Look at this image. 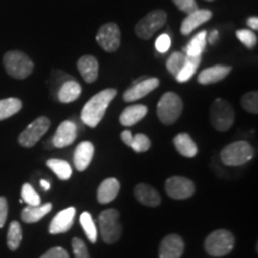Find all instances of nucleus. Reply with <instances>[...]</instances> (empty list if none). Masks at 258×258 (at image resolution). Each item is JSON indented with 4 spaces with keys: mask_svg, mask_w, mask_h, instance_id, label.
<instances>
[{
    "mask_svg": "<svg viewBox=\"0 0 258 258\" xmlns=\"http://www.w3.org/2000/svg\"><path fill=\"white\" fill-rule=\"evenodd\" d=\"M22 200L23 202H27L28 206H40L41 205V199L38 196V194L35 191V189L32 188L31 184L25 183L22 186Z\"/></svg>",
    "mask_w": 258,
    "mask_h": 258,
    "instance_id": "obj_36",
    "label": "nucleus"
},
{
    "mask_svg": "<svg viewBox=\"0 0 258 258\" xmlns=\"http://www.w3.org/2000/svg\"><path fill=\"white\" fill-rule=\"evenodd\" d=\"M172 2L173 4L177 6V9H179L182 12H184L185 15L191 14V12L198 10L196 0H172Z\"/></svg>",
    "mask_w": 258,
    "mask_h": 258,
    "instance_id": "obj_38",
    "label": "nucleus"
},
{
    "mask_svg": "<svg viewBox=\"0 0 258 258\" xmlns=\"http://www.w3.org/2000/svg\"><path fill=\"white\" fill-rule=\"evenodd\" d=\"M207 43V31L202 30L196 36H194L184 47V54L186 56H201L206 49Z\"/></svg>",
    "mask_w": 258,
    "mask_h": 258,
    "instance_id": "obj_26",
    "label": "nucleus"
},
{
    "mask_svg": "<svg viewBox=\"0 0 258 258\" xmlns=\"http://www.w3.org/2000/svg\"><path fill=\"white\" fill-rule=\"evenodd\" d=\"M93 154H95V147H93L92 143H90V141L80 143L74 151L73 156V163L76 169L80 172L88 169L93 159Z\"/></svg>",
    "mask_w": 258,
    "mask_h": 258,
    "instance_id": "obj_18",
    "label": "nucleus"
},
{
    "mask_svg": "<svg viewBox=\"0 0 258 258\" xmlns=\"http://www.w3.org/2000/svg\"><path fill=\"white\" fill-rule=\"evenodd\" d=\"M173 145L176 150L182 154L183 157L194 158L198 154L199 148L195 141L188 133H179L173 138Z\"/></svg>",
    "mask_w": 258,
    "mask_h": 258,
    "instance_id": "obj_24",
    "label": "nucleus"
},
{
    "mask_svg": "<svg viewBox=\"0 0 258 258\" xmlns=\"http://www.w3.org/2000/svg\"><path fill=\"white\" fill-rule=\"evenodd\" d=\"M53 205L51 203H44L40 206H28L22 211V220L27 224H34L40 221L44 215L51 211Z\"/></svg>",
    "mask_w": 258,
    "mask_h": 258,
    "instance_id": "obj_25",
    "label": "nucleus"
},
{
    "mask_svg": "<svg viewBox=\"0 0 258 258\" xmlns=\"http://www.w3.org/2000/svg\"><path fill=\"white\" fill-rule=\"evenodd\" d=\"M234 235L227 230H217L206 238L205 249L213 257H224L233 250Z\"/></svg>",
    "mask_w": 258,
    "mask_h": 258,
    "instance_id": "obj_5",
    "label": "nucleus"
},
{
    "mask_svg": "<svg viewBox=\"0 0 258 258\" xmlns=\"http://www.w3.org/2000/svg\"><path fill=\"white\" fill-rule=\"evenodd\" d=\"M5 71L12 78L27 79L34 72L35 64L27 54L19 50H10L3 57Z\"/></svg>",
    "mask_w": 258,
    "mask_h": 258,
    "instance_id": "obj_2",
    "label": "nucleus"
},
{
    "mask_svg": "<svg viewBox=\"0 0 258 258\" xmlns=\"http://www.w3.org/2000/svg\"><path fill=\"white\" fill-rule=\"evenodd\" d=\"M186 55L182 51H175L169 56V59L166 61V69L172 76L177 77L180 70L183 69V66L185 64Z\"/></svg>",
    "mask_w": 258,
    "mask_h": 258,
    "instance_id": "obj_31",
    "label": "nucleus"
},
{
    "mask_svg": "<svg viewBox=\"0 0 258 258\" xmlns=\"http://www.w3.org/2000/svg\"><path fill=\"white\" fill-rule=\"evenodd\" d=\"M99 227L102 239L106 244H114L121 238L122 226L120 222V213L114 208L105 209L99 214Z\"/></svg>",
    "mask_w": 258,
    "mask_h": 258,
    "instance_id": "obj_7",
    "label": "nucleus"
},
{
    "mask_svg": "<svg viewBox=\"0 0 258 258\" xmlns=\"http://www.w3.org/2000/svg\"><path fill=\"white\" fill-rule=\"evenodd\" d=\"M116 95H117V91L115 89H105L101 92L96 93L82 109L80 118H82L83 123L88 125V127L96 128L97 125L101 123L106 112V109L110 105Z\"/></svg>",
    "mask_w": 258,
    "mask_h": 258,
    "instance_id": "obj_1",
    "label": "nucleus"
},
{
    "mask_svg": "<svg viewBox=\"0 0 258 258\" xmlns=\"http://www.w3.org/2000/svg\"><path fill=\"white\" fill-rule=\"evenodd\" d=\"M240 104L243 106L247 112H251V114H258V92L257 91H251L245 93V95L241 97Z\"/></svg>",
    "mask_w": 258,
    "mask_h": 258,
    "instance_id": "obj_33",
    "label": "nucleus"
},
{
    "mask_svg": "<svg viewBox=\"0 0 258 258\" xmlns=\"http://www.w3.org/2000/svg\"><path fill=\"white\" fill-rule=\"evenodd\" d=\"M22 102L18 98H6L0 101V121L6 120L21 111Z\"/></svg>",
    "mask_w": 258,
    "mask_h": 258,
    "instance_id": "obj_28",
    "label": "nucleus"
},
{
    "mask_svg": "<svg viewBox=\"0 0 258 258\" xmlns=\"http://www.w3.org/2000/svg\"><path fill=\"white\" fill-rule=\"evenodd\" d=\"M8 201L5 198L0 196V228L4 227L6 219H8Z\"/></svg>",
    "mask_w": 258,
    "mask_h": 258,
    "instance_id": "obj_41",
    "label": "nucleus"
},
{
    "mask_svg": "<svg viewBox=\"0 0 258 258\" xmlns=\"http://www.w3.org/2000/svg\"><path fill=\"white\" fill-rule=\"evenodd\" d=\"M129 147L137 153H143L146 152V151L150 150L151 147V140L147 135L143 133H138L134 135L133 139H132V143L129 145Z\"/></svg>",
    "mask_w": 258,
    "mask_h": 258,
    "instance_id": "obj_34",
    "label": "nucleus"
},
{
    "mask_svg": "<svg viewBox=\"0 0 258 258\" xmlns=\"http://www.w3.org/2000/svg\"><path fill=\"white\" fill-rule=\"evenodd\" d=\"M47 166L53 171L61 180H67L72 176V167L66 160L62 159H49L47 161Z\"/></svg>",
    "mask_w": 258,
    "mask_h": 258,
    "instance_id": "obj_29",
    "label": "nucleus"
},
{
    "mask_svg": "<svg viewBox=\"0 0 258 258\" xmlns=\"http://www.w3.org/2000/svg\"><path fill=\"white\" fill-rule=\"evenodd\" d=\"M171 47V38L167 34H161L156 40V49L159 53L164 54L170 49Z\"/></svg>",
    "mask_w": 258,
    "mask_h": 258,
    "instance_id": "obj_39",
    "label": "nucleus"
},
{
    "mask_svg": "<svg viewBox=\"0 0 258 258\" xmlns=\"http://www.w3.org/2000/svg\"><path fill=\"white\" fill-rule=\"evenodd\" d=\"M40 184H41L42 188L46 190V191H48V190L50 189V183L48 182V180H46V179H42L41 182H40Z\"/></svg>",
    "mask_w": 258,
    "mask_h": 258,
    "instance_id": "obj_45",
    "label": "nucleus"
},
{
    "mask_svg": "<svg viewBox=\"0 0 258 258\" xmlns=\"http://www.w3.org/2000/svg\"><path fill=\"white\" fill-rule=\"evenodd\" d=\"M40 258H70L67 251L62 247H53V249L48 250L46 253L42 254Z\"/></svg>",
    "mask_w": 258,
    "mask_h": 258,
    "instance_id": "obj_40",
    "label": "nucleus"
},
{
    "mask_svg": "<svg viewBox=\"0 0 258 258\" xmlns=\"http://www.w3.org/2000/svg\"><path fill=\"white\" fill-rule=\"evenodd\" d=\"M121 185L116 178H106L98 186V191H97V200L102 205L110 203L117 198L118 192H120Z\"/></svg>",
    "mask_w": 258,
    "mask_h": 258,
    "instance_id": "obj_21",
    "label": "nucleus"
},
{
    "mask_svg": "<svg viewBox=\"0 0 258 258\" xmlns=\"http://www.w3.org/2000/svg\"><path fill=\"white\" fill-rule=\"evenodd\" d=\"M254 156L253 147L247 141H235L222 148L221 161L227 166H241Z\"/></svg>",
    "mask_w": 258,
    "mask_h": 258,
    "instance_id": "obj_4",
    "label": "nucleus"
},
{
    "mask_svg": "<svg viewBox=\"0 0 258 258\" xmlns=\"http://www.w3.org/2000/svg\"><path fill=\"white\" fill-rule=\"evenodd\" d=\"M231 72V66H226V64H215V66L203 70L202 72L199 74L198 82L201 84V85H211V84H215L224 80Z\"/></svg>",
    "mask_w": 258,
    "mask_h": 258,
    "instance_id": "obj_17",
    "label": "nucleus"
},
{
    "mask_svg": "<svg viewBox=\"0 0 258 258\" xmlns=\"http://www.w3.org/2000/svg\"><path fill=\"white\" fill-rule=\"evenodd\" d=\"M96 41L103 50L114 53L121 46V30L116 23L103 24L98 29Z\"/></svg>",
    "mask_w": 258,
    "mask_h": 258,
    "instance_id": "obj_10",
    "label": "nucleus"
},
{
    "mask_svg": "<svg viewBox=\"0 0 258 258\" xmlns=\"http://www.w3.org/2000/svg\"><path fill=\"white\" fill-rule=\"evenodd\" d=\"M80 225L84 228V232H85L86 237L89 238V240L91 243H96L97 241V227L95 225V221H93L92 215L88 212H84L82 215H80Z\"/></svg>",
    "mask_w": 258,
    "mask_h": 258,
    "instance_id": "obj_32",
    "label": "nucleus"
},
{
    "mask_svg": "<svg viewBox=\"0 0 258 258\" xmlns=\"http://www.w3.org/2000/svg\"><path fill=\"white\" fill-rule=\"evenodd\" d=\"M201 56H186L185 64L180 70L178 76L176 77L178 83H186L198 71L200 63H201Z\"/></svg>",
    "mask_w": 258,
    "mask_h": 258,
    "instance_id": "obj_27",
    "label": "nucleus"
},
{
    "mask_svg": "<svg viewBox=\"0 0 258 258\" xmlns=\"http://www.w3.org/2000/svg\"><path fill=\"white\" fill-rule=\"evenodd\" d=\"M160 80L158 78H146L141 82L132 84V86L123 93V99L131 103L144 98L148 93L154 91L159 86Z\"/></svg>",
    "mask_w": 258,
    "mask_h": 258,
    "instance_id": "obj_12",
    "label": "nucleus"
},
{
    "mask_svg": "<svg viewBox=\"0 0 258 258\" xmlns=\"http://www.w3.org/2000/svg\"><path fill=\"white\" fill-rule=\"evenodd\" d=\"M235 112L227 101L218 98L211 106V123L219 132L228 131L234 123Z\"/></svg>",
    "mask_w": 258,
    "mask_h": 258,
    "instance_id": "obj_8",
    "label": "nucleus"
},
{
    "mask_svg": "<svg viewBox=\"0 0 258 258\" xmlns=\"http://www.w3.org/2000/svg\"><path fill=\"white\" fill-rule=\"evenodd\" d=\"M80 95H82V86L79 85V83L74 79H69L61 84L59 92H57V98L63 104H69L77 101Z\"/></svg>",
    "mask_w": 258,
    "mask_h": 258,
    "instance_id": "obj_23",
    "label": "nucleus"
},
{
    "mask_svg": "<svg viewBox=\"0 0 258 258\" xmlns=\"http://www.w3.org/2000/svg\"><path fill=\"white\" fill-rule=\"evenodd\" d=\"M218 36H219V32H218L217 30H213V31H212V34H211V36L208 37L209 43H211V44H214V42L218 40Z\"/></svg>",
    "mask_w": 258,
    "mask_h": 258,
    "instance_id": "obj_44",
    "label": "nucleus"
},
{
    "mask_svg": "<svg viewBox=\"0 0 258 258\" xmlns=\"http://www.w3.org/2000/svg\"><path fill=\"white\" fill-rule=\"evenodd\" d=\"M22 238H23V233H22V227L18 221H12L10 224L9 232H8V246L11 251H16L22 243Z\"/></svg>",
    "mask_w": 258,
    "mask_h": 258,
    "instance_id": "obj_30",
    "label": "nucleus"
},
{
    "mask_svg": "<svg viewBox=\"0 0 258 258\" xmlns=\"http://www.w3.org/2000/svg\"><path fill=\"white\" fill-rule=\"evenodd\" d=\"M148 109L144 104H135L125 108L120 116V123L124 127H132L140 122L147 115Z\"/></svg>",
    "mask_w": 258,
    "mask_h": 258,
    "instance_id": "obj_22",
    "label": "nucleus"
},
{
    "mask_svg": "<svg viewBox=\"0 0 258 258\" xmlns=\"http://www.w3.org/2000/svg\"><path fill=\"white\" fill-rule=\"evenodd\" d=\"M121 139H122V141H123V143L127 145V146H129V145H131V143H132V139H133L132 132L131 131H123V132H122V134H121Z\"/></svg>",
    "mask_w": 258,
    "mask_h": 258,
    "instance_id": "obj_42",
    "label": "nucleus"
},
{
    "mask_svg": "<svg viewBox=\"0 0 258 258\" xmlns=\"http://www.w3.org/2000/svg\"><path fill=\"white\" fill-rule=\"evenodd\" d=\"M247 27L251 28V30H258V18L257 17H250L246 21Z\"/></svg>",
    "mask_w": 258,
    "mask_h": 258,
    "instance_id": "obj_43",
    "label": "nucleus"
},
{
    "mask_svg": "<svg viewBox=\"0 0 258 258\" xmlns=\"http://www.w3.org/2000/svg\"><path fill=\"white\" fill-rule=\"evenodd\" d=\"M74 215H76V208L74 207H69L57 213L50 222L49 233L60 234L69 231L73 225Z\"/></svg>",
    "mask_w": 258,
    "mask_h": 258,
    "instance_id": "obj_16",
    "label": "nucleus"
},
{
    "mask_svg": "<svg viewBox=\"0 0 258 258\" xmlns=\"http://www.w3.org/2000/svg\"><path fill=\"white\" fill-rule=\"evenodd\" d=\"M77 69H78L80 76H82V78L85 80L86 83L89 84L95 83L97 78H98L99 64L95 56L92 55L82 56L78 60V62H77Z\"/></svg>",
    "mask_w": 258,
    "mask_h": 258,
    "instance_id": "obj_19",
    "label": "nucleus"
},
{
    "mask_svg": "<svg viewBox=\"0 0 258 258\" xmlns=\"http://www.w3.org/2000/svg\"><path fill=\"white\" fill-rule=\"evenodd\" d=\"M77 134H78V128H77L76 123L72 121H63L57 127L55 134L51 139V143H53L54 147L57 148L70 146L77 139Z\"/></svg>",
    "mask_w": 258,
    "mask_h": 258,
    "instance_id": "obj_14",
    "label": "nucleus"
},
{
    "mask_svg": "<svg viewBox=\"0 0 258 258\" xmlns=\"http://www.w3.org/2000/svg\"><path fill=\"white\" fill-rule=\"evenodd\" d=\"M184 247V241L178 234L166 235L159 245V258H180Z\"/></svg>",
    "mask_w": 258,
    "mask_h": 258,
    "instance_id": "obj_13",
    "label": "nucleus"
},
{
    "mask_svg": "<svg viewBox=\"0 0 258 258\" xmlns=\"http://www.w3.org/2000/svg\"><path fill=\"white\" fill-rule=\"evenodd\" d=\"M50 120L46 116H41V117L36 118L19 134V145L27 148L34 147L41 140V138L47 133L48 129L50 128Z\"/></svg>",
    "mask_w": 258,
    "mask_h": 258,
    "instance_id": "obj_9",
    "label": "nucleus"
},
{
    "mask_svg": "<svg viewBox=\"0 0 258 258\" xmlns=\"http://www.w3.org/2000/svg\"><path fill=\"white\" fill-rule=\"evenodd\" d=\"M72 249L76 258H90L88 247L79 238H73L72 239Z\"/></svg>",
    "mask_w": 258,
    "mask_h": 258,
    "instance_id": "obj_37",
    "label": "nucleus"
},
{
    "mask_svg": "<svg viewBox=\"0 0 258 258\" xmlns=\"http://www.w3.org/2000/svg\"><path fill=\"white\" fill-rule=\"evenodd\" d=\"M238 40H239L244 46H246L249 49H252L257 46V35L254 34L253 30H249V29H240V30H237L235 32Z\"/></svg>",
    "mask_w": 258,
    "mask_h": 258,
    "instance_id": "obj_35",
    "label": "nucleus"
},
{
    "mask_svg": "<svg viewBox=\"0 0 258 258\" xmlns=\"http://www.w3.org/2000/svg\"><path fill=\"white\" fill-rule=\"evenodd\" d=\"M166 21L167 14L164 10H153L135 24V35L141 40H150L158 30H160L166 24Z\"/></svg>",
    "mask_w": 258,
    "mask_h": 258,
    "instance_id": "obj_6",
    "label": "nucleus"
},
{
    "mask_svg": "<svg viewBox=\"0 0 258 258\" xmlns=\"http://www.w3.org/2000/svg\"><path fill=\"white\" fill-rule=\"evenodd\" d=\"M165 191L171 199L185 200L191 198L195 192V185L185 177H171L165 183Z\"/></svg>",
    "mask_w": 258,
    "mask_h": 258,
    "instance_id": "obj_11",
    "label": "nucleus"
},
{
    "mask_svg": "<svg viewBox=\"0 0 258 258\" xmlns=\"http://www.w3.org/2000/svg\"><path fill=\"white\" fill-rule=\"evenodd\" d=\"M134 196L141 205L147 207H158L160 205V195L153 186L140 183L134 188Z\"/></svg>",
    "mask_w": 258,
    "mask_h": 258,
    "instance_id": "obj_20",
    "label": "nucleus"
},
{
    "mask_svg": "<svg viewBox=\"0 0 258 258\" xmlns=\"http://www.w3.org/2000/svg\"><path fill=\"white\" fill-rule=\"evenodd\" d=\"M183 112L182 98L175 92H166L161 96L157 105V115L159 121L165 125L173 124Z\"/></svg>",
    "mask_w": 258,
    "mask_h": 258,
    "instance_id": "obj_3",
    "label": "nucleus"
},
{
    "mask_svg": "<svg viewBox=\"0 0 258 258\" xmlns=\"http://www.w3.org/2000/svg\"><path fill=\"white\" fill-rule=\"evenodd\" d=\"M212 11H209V10L198 9L196 11L191 12V14L186 15L184 21L182 22V25H180V32H182V35H184V36H188V35L191 34L196 28L201 27L202 24L208 22L209 19L212 18Z\"/></svg>",
    "mask_w": 258,
    "mask_h": 258,
    "instance_id": "obj_15",
    "label": "nucleus"
},
{
    "mask_svg": "<svg viewBox=\"0 0 258 258\" xmlns=\"http://www.w3.org/2000/svg\"><path fill=\"white\" fill-rule=\"evenodd\" d=\"M207 2H214V0H207Z\"/></svg>",
    "mask_w": 258,
    "mask_h": 258,
    "instance_id": "obj_46",
    "label": "nucleus"
}]
</instances>
